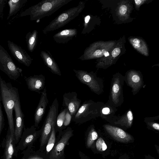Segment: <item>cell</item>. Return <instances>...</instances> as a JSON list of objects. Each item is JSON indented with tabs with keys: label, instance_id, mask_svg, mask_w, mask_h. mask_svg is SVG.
<instances>
[{
	"label": "cell",
	"instance_id": "3957f363",
	"mask_svg": "<svg viewBox=\"0 0 159 159\" xmlns=\"http://www.w3.org/2000/svg\"><path fill=\"white\" fill-rule=\"evenodd\" d=\"M85 2L80 1L77 6L65 11L51 21L42 30L46 35L49 32L62 27L78 16L84 8Z\"/></svg>",
	"mask_w": 159,
	"mask_h": 159
},
{
	"label": "cell",
	"instance_id": "ba28073f",
	"mask_svg": "<svg viewBox=\"0 0 159 159\" xmlns=\"http://www.w3.org/2000/svg\"><path fill=\"white\" fill-rule=\"evenodd\" d=\"M124 82V76L119 73L113 75L111 78L108 102L116 107L120 106L124 101L123 87Z\"/></svg>",
	"mask_w": 159,
	"mask_h": 159
},
{
	"label": "cell",
	"instance_id": "5b68a950",
	"mask_svg": "<svg viewBox=\"0 0 159 159\" xmlns=\"http://www.w3.org/2000/svg\"><path fill=\"white\" fill-rule=\"evenodd\" d=\"M59 103L56 98L50 106L49 109L41 128L40 147L47 142L51 133L52 128L55 127L56 119L58 115Z\"/></svg>",
	"mask_w": 159,
	"mask_h": 159
},
{
	"label": "cell",
	"instance_id": "7402d4cb",
	"mask_svg": "<svg viewBox=\"0 0 159 159\" xmlns=\"http://www.w3.org/2000/svg\"><path fill=\"white\" fill-rule=\"evenodd\" d=\"M38 32L34 30L28 32L26 35L25 40L28 50L31 52L35 49L38 42Z\"/></svg>",
	"mask_w": 159,
	"mask_h": 159
},
{
	"label": "cell",
	"instance_id": "8992f818",
	"mask_svg": "<svg viewBox=\"0 0 159 159\" xmlns=\"http://www.w3.org/2000/svg\"><path fill=\"white\" fill-rule=\"evenodd\" d=\"M0 70L11 79L17 80L22 70L15 64L7 50L0 44Z\"/></svg>",
	"mask_w": 159,
	"mask_h": 159
},
{
	"label": "cell",
	"instance_id": "277c9868",
	"mask_svg": "<svg viewBox=\"0 0 159 159\" xmlns=\"http://www.w3.org/2000/svg\"><path fill=\"white\" fill-rule=\"evenodd\" d=\"M104 104L91 100L85 101L81 105L72 119L76 123L82 124L100 117L101 110Z\"/></svg>",
	"mask_w": 159,
	"mask_h": 159
},
{
	"label": "cell",
	"instance_id": "4dcf8cb0",
	"mask_svg": "<svg viewBox=\"0 0 159 159\" xmlns=\"http://www.w3.org/2000/svg\"><path fill=\"white\" fill-rule=\"evenodd\" d=\"M127 10V6L125 5H123L120 7L119 10V12L120 15H123L126 13Z\"/></svg>",
	"mask_w": 159,
	"mask_h": 159
},
{
	"label": "cell",
	"instance_id": "2e32d148",
	"mask_svg": "<svg viewBox=\"0 0 159 159\" xmlns=\"http://www.w3.org/2000/svg\"><path fill=\"white\" fill-rule=\"evenodd\" d=\"M48 103L47 90L45 87L42 92L38 105L35 109L34 115V126L38 127L45 113L47 106Z\"/></svg>",
	"mask_w": 159,
	"mask_h": 159
},
{
	"label": "cell",
	"instance_id": "d6a6232c",
	"mask_svg": "<svg viewBox=\"0 0 159 159\" xmlns=\"http://www.w3.org/2000/svg\"><path fill=\"white\" fill-rule=\"evenodd\" d=\"M6 0H0V14L2 15L3 9L6 3Z\"/></svg>",
	"mask_w": 159,
	"mask_h": 159
},
{
	"label": "cell",
	"instance_id": "44dd1931",
	"mask_svg": "<svg viewBox=\"0 0 159 159\" xmlns=\"http://www.w3.org/2000/svg\"><path fill=\"white\" fill-rule=\"evenodd\" d=\"M27 0H10L8 2L9 10L7 20L19 11L25 5Z\"/></svg>",
	"mask_w": 159,
	"mask_h": 159
},
{
	"label": "cell",
	"instance_id": "9a60e30c",
	"mask_svg": "<svg viewBox=\"0 0 159 159\" xmlns=\"http://www.w3.org/2000/svg\"><path fill=\"white\" fill-rule=\"evenodd\" d=\"M28 89L31 91L41 93L44 88L45 78L42 74L24 77Z\"/></svg>",
	"mask_w": 159,
	"mask_h": 159
},
{
	"label": "cell",
	"instance_id": "d4e9b609",
	"mask_svg": "<svg viewBox=\"0 0 159 159\" xmlns=\"http://www.w3.org/2000/svg\"><path fill=\"white\" fill-rule=\"evenodd\" d=\"M56 132L55 127L52 128L51 134L48 140L46 147L47 153L50 152L54 147L56 142Z\"/></svg>",
	"mask_w": 159,
	"mask_h": 159
},
{
	"label": "cell",
	"instance_id": "d590c367",
	"mask_svg": "<svg viewBox=\"0 0 159 159\" xmlns=\"http://www.w3.org/2000/svg\"><path fill=\"white\" fill-rule=\"evenodd\" d=\"M1 101H2V99H1V97L0 96V102H1Z\"/></svg>",
	"mask_w": 159,
	"mask_h": 159
},
{
	"label": "cell",
	"instance_id": "cb8c5ba5",
	"mask_svg": "<svg viewBox=\"0 0 159 159\" xmlns=\"http://www.w3.org/2000/svg\"><path fill=\"white\" fill-rule=\"evenodd\" d=\"M98 137V134L94 129V126L93 125H91L88 129L86 142L87 147L90 148Z\"/></svg>",
	"mask_w": 159,
	"mask_h": 159
},
{
	"label": "cell",
	"instance_id": "e575fe53",
	"mask_svg": "<svg viewBox=\"0 0 159 159\" xmlns=\"http://www.w3.org/2000/svg\"><path fill=\"white\" fill-rule=\"evenodd\" d=\"M145 1L144 0H134V1L135 2V3L137 5H140L143 2H144Z\"/></svg>",
	"mask_w": 159,
	"mask_h": 159
},
{
	"label": "cell",
	"instance_id": "836d02e7",
	"mask_svg": "<svg viewBox=\"0 0 159 159\" xmlns=\"http://www.w3.org/2000/svg\"><path fill=\"white\" fill-rule=\"evenodd\" d=\"M25 159H43L42 157L37 156L30 157Z\"/></svg>",
	"mask_w": 159,
	"mask_h": 159
},
{
	"label": "cell",
	"instance_id": "1f68e13d",
	"mask_svg": "<svg viewBox=\"0 0 159 159\" xmlns=\"http://www.w3.org/2000/svg\"><path fill=\"white\" fill-rule=\"evenodd\" d=\"M120 49L118 48H115L112 51L111 54L113 57H117L120 53Z\"/></svg>",
	"mask_w": 159,
	"mask_h": 159
},
{
	"label": "cell",
	"instance_id": "30bf717a",
	"mask_svg": "<svg viewBox=\"0 0 159 159\" xmlns=\"http://www.w3.org/2000/svg\"><path fill=\"white\" fill-rule=\"evenodd\" d=\"M73 130L68 127L65 130L60 139L55 144L50 156L51 159H59L63 153L64 149L69 139L73 135Z\"/></svg>",
	"mask_w": 159,
	"mask_h": 159
},
{
	"label": "cell",
	"instance_id": "ffe728a7",
	"mask_svg": "<svg viewBox=\"0 0 159 159\" xmlns=\"http://www.w3.org/2000/svg\"><path fill=\"white\" fill-rule=\"evenodd\" d=\"M133 115L131 110L129 109L121 116H118L112 124L118 125L125 128H130L133 124Z\"/></svg>",
	"mask_w": 159,
	"mask_h": 159
},
{
	"label": "cell",
	"instance_id": "52a82bcc",
	"mask_svg": "<svg viewBox=\"0 0 159 159\" xmlns=\"http://www.w3.org/2000/svg\"><path fill=\"white\" fill-rule=\"evenodd\" d=\"M73 70L79 81L87 86L93 93L99 95L103 92L104 85L102 80L93 71L89 72L84 70L75 69Z\"/></svg>",
	"mask_w": 159,
	"mask_h": 159
},
{
	"label": "cell",
	"instance_id": "6da1fadb",
	"mask_svg": "<svg viewBox=\"0 0 159 159\" xmlns=\"http://www.w3.org/2000/svg\"><path fill=\"white\" fill-rule=\"evenodd\" d=\"M0 93L9 125V134L14 136V123L13 111L16 101L20 98L18 88L7 82L0 74Z\"/></svg>",
	"mask_w": 159,
	"mask_h": 159
},
{
	"label": "cell",
	"instance_id": "8d00e7d4",
	"mask_svg": "<svg viewBox=\"0 0 159 159\" xmlns=\"http://www.w3.org/2000/svg\"><path fill=\"white\" fill-rule=\"evenodd\" d=\"M0 18H2V17L0 16Z\"/></svg>",
	"mask_w": 159,
	"mask_h": 159
},
{
	"label": "cell",
	"instance_id": "ac0fdd59",
	"mask_svg": "<svg viewBox=\"0 0 159 159\" xmlns=\"http://www.w3.org/2000/svg\"><path fill=\"white\" fill-rule=\"evenodd\" d=\"M116 108L108 102L104 103L101 110L100 117L112 124L118 116L115 115L117 111Z\"/></svg>",
	"mask_w": 159,
	"mask_h": 159
},
{
	"label": "cell",
	"instance_id": "484cf974",
	"mask_svg": "<svg viewBox=\"0 0 159 159\" xmlns=\"http://www.w3.org/2000/svg\"><path fill=\"white\" fill-rule=\"evenodd\" d=\"M67 110V108H65L57 115L55 125H56L58 128H61L63 127L65 115Z\"/></svg>",
	"mask_w": 159,
	"mask_h": 159
},
{
	"label": "cell",
	"instance_id": "9c48e42d",
	"mask_svg": "<svg viewBox=\"0 0 159 159\" xmlns=\"http://www.w3.org/2000/svg\"><path fill=\"white\" fill-rule=\"evenodd\" d=\"M7 44L9 50L19 62L27 67L30 65L33 59L25 50L11 41L8 40Z\"/></svg>",
	"mask_w": 159,
	"mask_h": 159
},
{
	"label": "cell",
	"instance_id": "4fadbf2b",
	"mask_svg": "<svg viewBox=\"0 0 159 159\" xmlns=\"http://www.w3.org/2000/svg\"><path fill=\"white\" fill-rule=\"evenodd\" d=\"M103 126L110 135L118 141L128 143L133 140L131 135L119 127L108 124H105Z\"/></svg>",
	"mask_w": 159,
	"mask_h": 159
},
{
	"label": "cell",
	"instance_id": "f1b7e54d",
	"mask_svg": "<svg viewBox=\"0 0 159 159\" xmlns=\"http://www.w3.org/2000/svg\"><path fill=\"white\" fill-rule=\"evenodd\" d=\"M71 119L72 116L68 110L65 115L63 127V126H66L70 124Z\"/></svg>",
	"mask_w": 159,
	"mask_h": 159
},
{
	"label": "cell",
	"instance_id": "83f0119b",
	"mask_svg": "<svg viewBox=\"0 0 159 159\" xmlns=\"http://www.w3.org/2000/svg\"><path fill=\"white\" fill-rule=\"evenodd\" d=\"M144 121L147 125L153 129L159 131V124L158 123L152 121V117H147L144 118Z\"/></svg>",
	"mask_w": 159,
	"mask_h": 159
},
{
	"label": "cell",
	"instance_id": "5bb4252c",
	"mask_svg": "<svg viewBox=\"0 0 159 159\" xmlns=\"http://www.w3.org/2000/svg\"><path fill=\"white\" fill-rule=\"evenodd\" d=\"M14 110L15 114L14 138L17 142L21 137L24 126V115L21 109L20 98L16 102Z\"/></svg>",
	"mask_w": 159,
	"mask_h": 159
},
{
	"label": "cell",
	"instance_id": "8fae6325",
	"mask_svg": "<svg viewBox=\"0 0 159 159\" xmlns=\"http://www.w3.org/2000/svg\"><path fill=\"white\" fill-rule=\"evenodd\" d=\"M125 82L132 89L133 95L136 94L143 84V77L139 72L131 70L127 72L124 76Z\"/></svg>",
	"mask_w": 159,
	"mask_h": 159
},
{
	"label": "cell",
	"instance_id": "7c38bea8",
	"mask_svg": "<svg viewBox=\"0 0 159 159\" xmlns=\"http://www.w3.org/2000/svg\"><path fill=\"white\" fill-rule=\"evenodd\" d=\"M81 101L77 98L75 92L65 93L63 96L62 106L67 109L72 117L78 111L81 105Z\"/></svg>",
	"mask_w": 159,
	"mask_h": 159
},
{
	"label": "cell",
	"instance_id": "7a4b0ae2",
	"mask_svg": "<svg viewBox=\"0 0 159 159\" xmlns=\"http://www.w3.org/2000/svg\"><path fill=\"white\" fill-rule=\"evenodd\" d=\"M73 0H43L22 12L20 17L29 16L31 20H38L51 15Z\"/></svg>",
	"mask_w": 159,
	"mask_h": 159
},
{
	"label": "cell",
	"instance_id": "4316f807",
	"mask_svg": "<svg viewBox=\"0 0 159 159\" xmlns=\"http://www.w3.org/2000/svg\"><path fill=\"white\" fill-rule=\"evenodd\" d=\"M97 149L99 151L102 152L105 151L107 148V146L103 139L100 137L96 142Z\"/></svg>",
	"mask_w": 159,
	"mask_h": 159
},
{
	"label": "cell",
	"instance_id": "d6986e66",
	"mask_svg": "<svg viewBox=\"0 0 159 159\" xmlns=\"http://www.w3.org/2000/svg\"><path fill=\"white\" fill-rule=\"evenodd\" d=\"M40 56L44 63L53 74L61 76V72L57 63L52 56L44 51L41 52Z\"/></svg>",
	"mask_w": 159,
	"mask_h": 159
},
{
	"label": "cell",
	"instance_id": "e0dca14e",
	"mask_svg": "<svg viewBox=\"0 0 159 159\" xmlns=\"http://www.w3.org/2000/svg\"><path fill=\"white\" fill-rule=\"evenodd\" d=\"M77 33V30L76 29H66L55 34L53 38L57 43H66L76 37Z\"/></svg>",
	"mask_w": 159,
	"mask_h": 159
},
{
	"label": "cell",
	"instance_id": "603a6c76",
	"mask_svg": "<svg viewBox=\"0 0 159 159\" xmlns=\"http://www.w3.org/2000/svg\"><path fill=\"white\" fill-rule=\"evenodd\" d=\"M14 136L9 134L6 141L5 159H12L14 152Z\"/></svg>",
	"mask_w": 159,
	"mask_h": 159
},
{
	"label": "cell",
	"instance_id": "f546056e",
	"mask_svg": "<svg viewBox=\"0 0 159 159\" xmlns=\"http://www.w3.org/2000/svg\"><path fill=\"white\" fill-rule=\"evenodd\" d=\"M4 118L2 109V104L1 102H0V135L4 125Z\"/></svg>",
	"mask_w": 159,
	"mask_h": 159
}]
</instances>
